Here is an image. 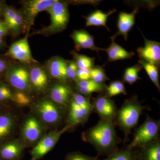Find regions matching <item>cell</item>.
Instances as JSON below:
<instances>
[{
    "label": "cell",
    "mask_w": 160,
    "mask_h": 160,
    "mask_svg": "<svg viewBox=\"0 0 160 160\" xmlns=\"http://www.w3.org/2000/svg\"><path fill=\"white\" fill-rule=\"evenodd\" d=\"M82 139L94 147L98 156L109 157L119 150L122 140L118 137L112 120L101 119L95 126L82 133Z\"/></svg>",
    "instance_id": "obj_1"
},
{
    "label": "cell",
    "mask_w": 160,
    "mask_h": 160,
    "mask_svg": "<svg viewBox=\"0 0 160 160\" xmlns=\"http://www.w3.org/2000/svg\"><path fill=\"white\" fill-rule=\"evenodd\" d=\"M145 109H148L139 101L138 96L135 95L125 100L121 108L118 110L114 122L124 132L125 142H128L132 130L138 125L140 117Z\"/></svg>",
    "instance_id": "obj_2"
},
{
    "label": "cell",
    "mask_w": 160,
    "mask_h": 160,
    "mask_svg": "<svg viewBox=\"0 0 160 160\" xmlns=\"http://www.w3.org/2000/svg\"><path fill=\"white\" fill-rule=\"evenodd\" d=\"M69 113L66 125L71 129L79 125H84L93 112L90 98L78 93H73L69 104Z\"/></svg>",
    "instance_id": "obj_3"
},
{
    "label": "cell",
    "mask_w": 160,
    "mask_h": 160,
    "mask_svg": "<svg viewBox=\"0 0 160 160\" xmlns=\"http://www.w3.org/2000/svg\"><path fill=\"white\" fill-rule=\"evenodd\" d=\"M160 129V120L153 119L147 114L144 122L135 131L132 142L126 148L135 149L157 140L159 138Z\"/></svg>",
    "instance_id": "obj_4"
},
{
    "label": "cell",
    "mask_w": 160,
    "mask_h": 160,
    "mask_svg": "<svg viewBox=\"0 0 160 160\" xmlns=\"http://www.w3.org/2000/svg\"><path fill=\"white\" fill-rule=\"evenodd\" d=\"M44 124L34 115H29L24 120L21 129V139L27 145L36 144L45 132Z\"/></svg>",
    "instance_id": "obj_5"
},
{
    "label": "cell",
    "mask_w": 160,
    "mask_h": 160,
    "mask_svg": "<svg viewBox=\"0 0 160 160\" xmlns=\"http://www.w3.org/2000/svg\"><path fill=\"white\" fill-rule=\"evenodd\" d=\"M35 115L44 124L57 125L63 119L62 109L51 100L44 99L39 101L33 107Z\"/></svg>",
    "instance_id": "obj_6"
},
{
    "label": "cell",
    "mask_w": 160,
    "mask_h": 160,
    "mask_svg": "<svg viewBox=\"0 0 160 160\" xmlns=\"http://www.w3.org/2000/svg\"><path fill=\"white\" fill-rule=\"evenodd\" d=\"M46 11L50 15L51 23L45 31L49 32H58L66 29L69 22V17L67 2L57 0Z\"/></svg>",
    "instance_id": "obj_7"
},
{
    "label": "cell",
    "mask_w": 160,
    "mask_h": 160,
    "mask_svg": "<svg viewBox=\"0 0 160 160\" xmlns=\"http://www.w3.org/2000/svg\"><path fill=\"white\" fill-rule=\"evenodd\" d=\"M70 129V126L66 125L61 130L51 131L44 135L31 150V160H39L42 158L54 148L61 136Z\"/></svg>",
    "instance_id": "obj_8"
},
{
    "label": "cell",
    "mask_w": 160,
    "mask_h": 160,
    "mask_svg": "<svg viewBox=\"0 0 160 160\" xmlns=\"http://www.w3.org/2000/svg\"><path fill=\"white\" fill-rule=\"evenodd\" d=\"M93 111L98 115L101 119H115L118 109L114 101L108 97L105 92H101L91 102Z\"/></svg>",
    "instance_id": "obj_9"
},
{
    "label": "cell",
    "mask_w": 160,
    "mask_h": 160,
    "mask_svg": "<svg viewBox=\"0 0 160 160\" xmlns=\"http://www.w3.org/2000/svg\"><path fill=\"white\" fill-rule=\"evenodd\" d=\"M26 146L21 139H9L0 143V160H21Z\"/></svg>",
    "instance_id": "obj_10"
},
{
    "label": "cell",
    "mask_w": 160,
    "mask_h": 160,
    "mask_svg": "<svg viewBox=\"0 0 160 160\" xmlns=\"http://www.w3.org/2000/svg\"><path fill=\"white\" fill-rule=\"evenodd\" d=\"M142 35L145 40V45L137 49L140 60L153 64L159 68L160 43L147 39L142 33Z\"/></svg>",
    "instance_id": "obj_11"
},
{
    "label": "cell",
    "mask_w": 160,
    "mask_h": 160,
    "mask_svg": "<svg viewBox=\"0 0 160 160\" xmlns=\"http://www.w3.org/2000/svg\"><path fill=\"white\" fill-rule=\"evenodd\" d=\"M6 80L13 88L24 92L29 89L30 85L29 73L22 67L11 68L6 73Z\"/></svg>",
    "instance_id": "obj_12"
},
{
    "label": "cell",
    "mask_w": 160,
    "mask_h": 160,
    "mask_svg": "<svg viewBox=\"0 0 160 160\" xmlns=\"http://www.w3.org/2000/svg\"><path fill=\"white\" fill-rule=\"evenodd\" d=\"M71 87L64 83L56 84L50 89L51 101L62 110L68 108L73 94Z\"/></svg>",
    "instance_id": "obj_13"
},
{
    "label": "cell",
    "mask_w": 160,
    "mask_h": 160,
    "mask_svg": "<svg viewBox=\"0 0 160 160\" xmlns=\"http://www.w3.org/2000/svg\"><path fill=\"white\" fill-rule=\"evenodd\" d=\"M7 54L15 60L27 64H30L34 61L26 38L13 43L9 47Z\"/></svg>",
    "instance_id": "obj_14"
},
{
    "label": "cell",
    "mask_w": 160,
    "mask_h": 160,
    "mask_svg": "<svg viewBox=\"0 0 160 160\" xmlns=\"http://www.w3.org/2000/svg\"><path fill=\"white\" fill-rule=\"evenodd\" d=\"M57 0H32L26 2L24 6V12L28 27L34 22L35 18L41 12L47 10Z\"/></svg>",
    "instance_id": "obj_15"
},
{
    "label": "cell",
    "mask_w": 160,
    "mask_h": 160,
    "mask_svg": "<svg viewBox=\"0 0 160 160\" xmlns=\"http://www.w3.org/2000/svg\"><path fill=\"white\" fill-rule=\"evenodd\" d=\"M135 160H160V140L132 149Z\"/></svg>",
    "instance_id": "obj_16"
},
{
    "label": "cell",
    "mask_w": 160,
    "mask_h": 160,
    "mask_svg": "<svg viewBox=\"0 0 160 160\" xmlns=\"http://www.w3.org/2000/svg\"><path fill=\"white\" fill-rule=\"evenodd\" d=\"M138 10V8L136 7L131 13L120 12L118 18L117 32L110 38L115 40L118 36H122L125 41H127L128 33L134 26L136 15Z\"/></svg>",
    "instance_id": "obj_17"
},
{
    "label": "cell",
    "mask_w": 160,
    "mask_h": 160,
    "mask_svg": "<svg viewBox=\"0 0 160 160\" xmlns=\"http://www.w3.org/2000/svg\"><path fill=\"white\" fill-rule=\"evenodd\" d=\"M17 125V120L12 113L5 112L0 115V143L10 139Z\"/></svg>",
    "instance_id": "obj_18"
},
{
    "label": "cell",
    "mask_w": 160,
    "mask_h": 160,
    "mask_svg": "<svg viewBox=\"0 0 160 160\" xmlns=\"http://www.w3.org/2000/svg\"><path fill=\"white\" fill-rule=\"evenodd\" d=\"M71 37L77 49H89L98 53L101 50V48L95 46L93 37L85 29L75 30L72 33Z\"/></svg>",
    "instance_id": "obj_19"
},
{
    "label": "cell",
    "mask_w": 160,
    "mask_h": 160,
    "mask_svg": "<svg viewBox=\"0 0 160 160\" xmlns=\"http://www.w3.org/2000/svg\"><path fill=\"white\" fill-rule=\"evenodd\" d=\"M111 43L107 49H101V51L106 52L108 55L109 62H113L118 60L130 59L135 55L133 52L126 50L122 46L115 42V40L111 38Z\"/></svg>",
    "instance_id": "obj_20"
},
{
    "label": "cell",
    "mask_w": 160,
    "mask_h": 160,
    "mask_svg": "<svg viewBox=\"0 0 160 160\" xmlns=\"http://www.w3.org/2000/svg\"><path fill=\"white\" fill-rule=\"evenodd\" d=\"M76 88L78 93L84 96L90 98L93 92H103L106 90V86L105 83L99 84L91 79L86 81H76Z\"/></svg>",
    "instance_id": "obj_21"
},
{
    "label": "cell",
    "mask_w": 160,
    "mask_h": 160,
    "mask_svg": "<svg viewBox=\"0 0 160 160\" xmlns=\"http://www.w3.org/2000/svg\"><path fill=\"white\" fill-rule=\"evenodd\" d=\"M29 73L30 84L37 91H44L48 83V76L46 72L40 67H35Z\"/></svg>",
    "instance_id": "obj_22"
},
{
    "label": "cell",
    "mask_w": 160,
    "mask_h": 160,
    "mask_svg": "<svg viewBox=\"0 0 160 160\" xmlns=\"http://www.w3.org/2000/svg\"><path fill=\"white\" fill-rule=\"evenodd\" d=\"M116 9H113L107 12H104L100 10H97L90 13L88 16H84L86 20V27L89 26H104L110 31L106 26V22L109 16L116 12Z\"/></svg>",
    "instance_id": "obj_23"
},
{
    "label": "cell",
    "mask_w": 160,
    "mask_h": 160,
    "mask_svg": "<svg viewBox=\"0 0 160 160\" xmlns=\"http://www.w3.org/2000/svg\"><path fill=\"white\" fill-rule=\"evenodd\" d=\"M67 62L61 58L53 59L49 64V70L52 76L62 82L67 80L66 77V66Z\"/></svg>",
    "instance_id": "obj_24"
},
{
    "label": "cell",
    "mask_w": 160,
    "mask_h": 160,
    "mask_svg": "<svg viewBox=\"0 0 160 160\" xmlns=\"http://www.w3.org/2000/svg\"><path fill=\"white\" fill-rule=\"evenodd\" d=\"M138 63L140 64L142 68L145 69L146 73L152 82L156 86L158 90L160 91L159 75L158 67L155 65L147 63L142 60H139Z\"/></svg>",
    "instance_id": "obj_25"
},
{
    "label": "cell",
    "mask_w": 160,
    "mask_h": 160,
    "mask_svg": "<svg viewBox=\"0 0 160 160\" xmlns=\"http://www.w3.org/2000/svg\"><path fill=\"white\" fill-rule=\"evenodd\" d=\"M105 94L109 98L120 94L126 95L127 91L125 88V84L123 81H115L111 82L108 86H106L104 91Z\"/></svg>",
    "instance_id": "obj_26"
},
{
    "label": "cell",
    "mask_w": 160,
    "mask_h": 160,
    "mask_svg": "<svg viewBox=\"0 0 160 160\" xmlns=\"http://www.w3.org/2000/svg\"><path fill=\"white\" fill-rule=\"evenodd\" d=\"M142 69V66L138 63L134 66L127 68L124 72L123 75L124 82L132 85L138 80L141 79V78L139 76L138 73Z\"/></svg>",
    "instance_id": "obj_27"
},
{
    "label": "cell",
    "mask_w": 160,
    "mask_h": 160,
    "mask_svg": "<svg viewBox=\"0 0 160 160\" xmlns=\"http://www.w3.org/2000/svg\"><path fill=\"white\" fill-rule=\"evenodd\" d=\"M78 69H90L94 66L95 59L73 52L72 53Z\"/></svg>",
    "instance_id": "obj_28"
},
{
    "label": "cell",
    "mask_w": 160,
    "mask_h": 160,
    "mask_svg": "<svg viewBox=\"0 0 160 160\" xmlns=\"http://www.w3.org/2000/svg\"><path fill=\"white\" fill-rule=\"evenodd\" d=\"M90 79L99 84L105 83L109 78L101 66H93L90 69Z\"/></svg>",
    "instance_id": "obj_29"
},
{
    "label": "cell",
    "mask_w": 160,
    "mask_h": 160,
    "mask_svg": "<svg viewBox=\"0 0 160 160\" xmlns=\"http://www.w3.org/2000/svg\"><path fill=\"white\" fill-rule=\"evenodd\" d=\"M135 160L132 149H119L113 154L102 160Z\"/></svg>",
    "instance_id": "obj_30"
},
{
    "label": "cell",
    "mask_w": 160,
    "mask_h": 160,
    "mask_svg": "<svg viewBox=\"0 0 160 160\" xmlns=\"http://www.w3.org/2000/svg\"><path fill=\"white\" fill-rule=\"evenodd\" d=\"M14 100V93L8 85L0 82V102L12 101Z\"/></svg>",
    "instance_id": "obj_31"
},
{
    "label": "cell",
    "mask_w": 160,
    "mask_h": 160,
    "mask_svg": "<svg viewBox=\"0 0 160 160\" xmlns=\"http://www.w3.org/2000/svg\"><path fill=\"white\" fill-rule=\"evenodd\" d=\"M23 23L22 16L20 12L17 11L14 18L8 24L9 30H11L13 33H17L20 31Z\"/></svg>",
    "instance_id": "obj_32"
},
{
    "label": "cell",
    "mask_w": 160,
    "mask_h": 160,
    "mask_svg": "<svg viewBox=\"0 0 160 160\" xmlns=\"http://www.w3.org/2000/svg\"><path fill=\"white\" fill-rule=\"evenodd\" d=\"M78 68L74 61L67 62L66 66V77L67 79L76 81Z\"/></svg>",
    "instance_id": "obj_33"
},
{
    "label": "cell",
    "mask_w": 160,
    "mask_h": 160,
    "mask_svg": "<svg viewBox=\"0 0 160 160\" xmlns=\"http://www.w3.org/2000/svg\"><path fill=\"white\" fill-rule=\"evenodd\" d=\"M13 102L19 106H28L30 102V98L24 92L18 91L14 93Z\"/></svg>",
    "instance_id": "obj_34"
},
{
    "label": "cell",
    "mask_w": 160,
    "mask_h": 160,
    "mask_svg": "<svg viewBox=\"0 0 160 160\" xmlns=\"http://www.w3.org/2000/svg\"><path fill=\"white\" fill-rule=\"evenodd\" d=\"M98 157H92L80 152H71L66 155L65 160H98Z\"/></svg>",
    "instance_id": "obj_35"
},
{
    "label": "cell",
    "mask_w": 160,
    "mask_h": 160,
    "mask_svg": "<svg viewBox=\"0 0 160 160\" xmlns=\"http://www.w3.org/2000/svg\"><path fill=\"white\" fill-rule=\"evenodd\" d=\"M17 11H16L15 9L10 7H7L5 9L4 12V17L5 19V22L7 25H8L14 18Z\"/></svg>",
    "instance_id": "obj_36"
},
{
    "label": "cell",
    "mask_w": 160,
    "mask_h": 160,
    "mask_svg": "<svg viewBox=\"0 0 160 160\" xmlns=\"http://www.w3.org/2000/svg\"><path fill=\"white\" fill-rule=\"evenodd\" d=\"M90 69H78L76 81H86L90 79Z\"/></svg>",
    "instance_id": "obj_37"
},
{
    "label": "cell",
    "mask_w": 160,
    "mask_h": 160,
    "mask_svg": "<svg viewBox=\"0 0 160 160\" xmlns=\"http://www.w3.org/2000/svg\"><path fill=\"white\" fill-rule=\"evenodd\" d=\"M9 30L6 23L0 20V38H2L8 34Z\"/></svg>",
    "instance_id": "obj_38"
},
{
    "label": "cell",
    "mask_w": 160,
    "mask_h": 160,
    "mask_svg": "<svg viewBox=\"0 0 160 160\" xmlns=\"http://www.w3.org/2000/svg\"><path fill=\"white\" fill-rule=\"evenodd\" d=\"M6 68V64L5 61L0 59V73L5 71Z\"/></svg>",
    "instance_id": "obj_39"
},
{
    "label": "cell",
    "mask_w": 160,
    "mask_h": 160,
    "mask_svg": "<svg viewBox=\"0 0 160 160\" xmlns=\"http://www.w3.org/2000/svg\"><path fill=\"white\" fill-rule=\"evenodd\" d=\"M4 112H5L3 111L2 109V107L0 106V115L2 114V113H3Z\"/></svg>",
    "instance_id": "obj_40"
},
{
    "label": "cell",
    "mask_w": 160,
    "mask_h": 160,
    "mask_svg": "<svg viewBox=\"0 0 160 160\" xmlns=\"http://www.w3.org/2000/svg\"><path fill=\"white\" fill-rule=\"evenodd\" d=\"M3 40L2 38H0V47L2 46V44Z\"/></svg>",
    "instance_id": "obj_41"
},
{
    "label": "cell",
    "mask_w": 160,
    "mask_h": 160,
    "mask_svg": "<svg viewBox=\"0 0 160 160\" xmlns=\"http://www.w3.org/2000/svg\"><path fill=\"white\" fill-rule=\"evenodd\" d=\"M1 11H2V7H1V3H0V14L1 13Z\"/></svg>",
    "instance_id": "obj_42"
}]
</instances>
